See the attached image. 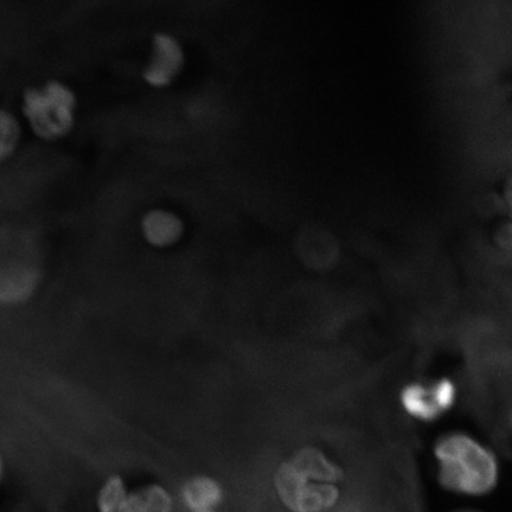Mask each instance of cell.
Listing matches in <instances>:
<instances>
[{
  "mask_svg": "<svg viewBox=\"0 0 512 512\" xmlns=\"http://www.w3.org/2000/svg\"><path fill=\"white\" fill-rule=\"evenodd\" d=\"M438 482L451 494L480 498L497 489L502 465L497 452L470 431L454 430L435 441Z\"/></svg>",
  "mask_w": 512,
  "mask_h": 512,
  "instance_id": "obj_1",
  "label": "cell"
},
{
  "mask_svg": "<svg viewBox=\"0 0 512 512\" xmlns=\"http://www.w3.org/2000/svg\"><path fill=\"white\" fill-rule=\"evenodd\" d=\"M76 108L78 99L73 89L59 80L29 87L23 93L24 118L35 136L44 142H56L74 130Z\"/></svg>",
  "mask_w": 512,
  "mask_h": 512,
  "instance_id": "obj_2",
  "label": "cell"
},
{
  "mask_svg": "<svg viewBox=\"0 0 512 512\" xmlns=\"http://www.w3.org/2000/svg\"><path fill=\"white\" fill-rule=\"evenodd\" d=\"M96 512H174V499L159 484L131 490L118 475L108 477L95 498Z\"/></svg>",
  "mask_w": 512,
  "mask_h": 512,
  "instance_id": "obj_3",
  "label": "cell"
},
{
  "mask_svg": "<svg viewBox=\"0 0 512 512\" xmlns=\"http://www.w3.org/2000/svg\"><path fill=\"white\" fill-rule=\"evenodd\" d=\"M459 387L451 377H441L431 386L411 384L402 394L403 406L416 419L431 422L456 408Z\"/></svg>",
  "mask_w": 512,
  "mask_h": 512,
  "instance_id": "obj_4",
  "label": "cell"
},
{
  "mask_svg": "<svg viewBox=\"0 0 512 512\" xmlns=\"http://www.w3.org/2000/svg\"><path fill=\"white\" fill-rule=\"evenodd\" d=\"M184 61V50L177 38L169 32H156L152 37L151 57L143 79L152 88L168 87L182 72Z\"/></svg>",
  "mask_w": 512,
  "mask_h": 512,
  "instance_id": "obj_5",
  "label": "cell"
},
{
  "mask_svg": "<svg viewBox=\"0 0 512 512\" xmlns=\"http://www.w3.org/2000/svg\"><path fill=\"white\" fill-rule=\"evenodd\" d=\"M142 233L146 242L152 247H171L181 240L184 223L181 217L172 211L152 209L143 216Z\"/></svg>",
  "mask_w": 512,
  "mask_h": 512,
  "instance_id": "obj_6",
  "label": "cell"
},
{
  "mask_svg": "<svg viewBox=\"0 0 512 512\" xmlns=\"http://www.w3.org/2000/svg\"><path fill=\"white\" fill-rule=\"evenodd\" d=\"M222 497L220 484L209 477L192 478L181 490V501L189 512L217 510Z\"/></svg>",
  "mask_w": 512,
  "mask_h": 512,
  "instance_id": "obj_7",
  "label": "cell"
},
{
  "mask_svg": "<svg viewBox=\"0 0 512 512\" xmlns=\"http://www.w3.org/2000/svg\"><path fill=\"white\" fill-rule=\"evenodd\" d=\"M22 130L17 118L9 111L0 110V163L17 151Z\"/></svg>",
  "mask_w": 512,
  "mask_h": 512,
  "instance_id": "obj_8",
  "label": "cell"
},
{
  "mask_svg": "<svg viewBox=\"0 0 512 512\" xmlns=\"http://www.w3.org/2000/svg\"><path fill=\"white\" fill-rule=\"evenodd\" d=\"M505 200H507L508 206L512 210V178L507 184V188H505Z\"/></svg>",
  "mask_w": 512,
  "mask_h": 512,
  "instance_id": "obj_9",
  "label": "cell"
},
{
  "mask_svg": "<svg viewBox=\"0 0 512 512\" xmlns=\"http://www.w3.org/2000/svg\"><path fill=\"white\" fill-rule=\"evenodd\" d=\"M3 476H4V462H3L2 454H0V483H2Z\"/></svg>",
  "mask_w": 512,
  "mask_h": 512,
  "instance_id": "obj_10",
  "label": "cell"
},
{
  "mask_svg": "<svg viewBox=\"0 0 512 512\" xmlns=\"http://www.w3.org/2000/svg\"><path fill=\"white\" fill-rule=\"evenodd\" d=\"M509 425H510L511 432H512V408H511V411H510V414H509Z\"/></svg>",
  "mask_w": 512,
  "mask_h": 512,
  "instance_id": "obj_11",
  "label": "cell"
},
{
  "mask_svg": "<svg viewBox=\"0 0 512 512\" xmlns=\"http://www.w3.org/2000/svg\"><path fill=\"white\" fill-rule=\"evenodd\" d=\"M197 512H217V510L197 511Z\"/></svg>",
  "mask_w": 512,
  "mask_h": 512,
  "instance_id": "obj_12",
  "label": "cell"
}]
</instances>
